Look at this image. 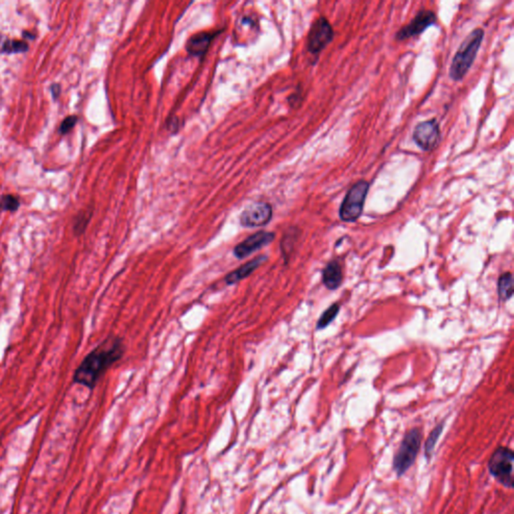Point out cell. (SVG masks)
Instances as JSON below:
<instances>
[{
    "label": "cell",
    "mask_w": 514,
    "mask_h": 514,
    "mask_svg": "<svg viewBox=\"0 0 514 514\" xmlns=\"http://www.w3.org/2000/svg\"><path fill=\"white\" fill-rule=\"evenodd\" d=\"M125 354L123 339L115 335L107 337L98 347L89 353L76 370L73 377L75 384L82 385L93 391L100 379Z\"/></svg>",
    "instance_id": "1"
},
{
    "label": "cell",
    "mask_w": 514,
    "mask_h": 514,
    "mask_svg": "<svg viewBox=\"0 0 514 514\" xmlns=\"http://www.w3.org/2000/svg\"><path fill=\"white\" fill-rule=\"evenodd\" d=\"M483 38L484 30L476 28L464 39L451 63L449 75L453 80H461L465 77L476 60Z\"/></svg>",
    "instance_id": "2"
},
{
    "label": "cell",
    "mask_w": 514,
    "mask_h": 514,
    "mask_svg": "<svg viewBox=\"0 0 514 514\" xmlns=\"http://www.w3.org/2000/svg\"><path fill=\"white\" fill-rule=\"evenodd\" d=\"M421 442L422 433L420 429H411L405 435L393 461V469L399 476H403L415 462Z\"/></svg>",
    "instance_id": "3"
},
{
    "label": "cell",
    "mask_w": 514,
    "mask_h": 514,
    "mask_svg": "<svg viewBox=\"0 0 514 514\" xmlns=\"http://www.w3.org/2000/svg\"><path fill=\"white\" fill-rule=\"evenodd\" d=\"M369 189V182L365 180L353 185L339 207V219L345 222H355L360 219Z\"/></svg>",
    "instance_id": "4"
},
{
    "label": "cell",
    "mask_w": 514,
    "mask_h": 514,
    "mask_svg": "<svg viewBox=\"0 0 514 514\" xmlns=\"http://www.w3.org/2000/svg\"><path fill=\"white\" fill-rule=\"evenodd\" d=\"M513 451L506 447L498 448L489 459L490 474L507 489L513 487Z\"/></svg>",
    "instance_id": "5"
},
{
    "label": "cell",
    "mask_w": 514,
    "mask_h": 514,
    "mask_svg": "<svg viewBox=\"0 0 514 514\" xmlns=\"http://www.w3.org/2000/svg\"><path fill=\"white\" fill-rule=\"evenodd\" d=\"M334 36V30L328 19L319 17L309 30L306 49L311 54L317 56L333 41Z\"/></svg>",
    "instance_id": "6"
},
{
    "label": "cell",
    "mask_w": 514,
    "mask_h": 514,
    "mask_svg": "<svg viewBox=\"0 0 514 514\" xmlns=\"http://www.w3.org/2000/svg\"><path fill=\"white\" fill-rule=\"evenodd\" d=\"M441 139L439 124L435 119L421 122L416 126L413 140L416 145L425 152L433 151Z\"/></svg>",
    "instance_id": "7"
},
{
    "label": "cell",
    "mask_w": 514,
    "mask_h": 514,
    "mask_svg": "<svg viewBox=\"0 0 514 514\" xmlns=\"http://www.w3.org/2000/svg\"><path fill=\"white\" fill-rule=\"evenodd\" d=\"M272 207L267 202L258 201L245 207L239 216L243 227L256 228L267 225L272 219Z\"/></svg>",
    "instance_id": "8"
},
{
    "label": "cell",
    "mask_w": 514,
    "mask_h": 514,
    "mask_svg": "<svg viewBox=\"0 0 514 514\" xmlns=\"http://www.w3.org/2000/svg\"><path fill=\"white\" fill-rule=\"evenodd\" d=\"M274 239H276V233L274 232H265V230L257 232L235 246L233 248V256L239 260H243L246 257L252 256V254H256L265 246L273 243Z\"/></svg>",
    "instance_id": "9"
},
{
    "label": "cell",
    "mask_w": 514,
    "mask_h": 514,
    "mask_svg": "<svg viewBox=\"0 0 514 514\" xmlns=\"http://www.w3.org/2000/svg\"><path fill=\"white\" fill-rule=\"evenodd\" d=\"M436 13L430 10H421L416 14V16L408 23L403 26L396 34L397 41H405V39L419 36L424 32L429 26L436 23Z\"/></svg>",
    "instance_id": "10"
},
{
    "label": "cell",
    "mask_w": 514,
    "mask_h": 514,
    "mask_svg": "<svg viewBox=\"0 0 514 514\" xmlns=\"http://www.w3.org/2000/svg\"><path fill=\"white\" fill-rule=\"evenodd\" d=\"M267 258H269L267 256L254 257L252 260L247 261L245 265H241L236 269L230 272L224 278V282L227 285L236 284V283L241 282V280H245L248 276H252L259 267H261L267 260Z\"/></svg>",
    "instance_id": "11"
},
{
    "label": "cell",
    "mask_w": 514,
    "mask_h": 514,
    "mask_svg": "<svg viewBox=\"0 0 514 514\" xmlns=\"http://www.w3.org/2000/svg\"><path fill=\"white\" fill-rule=\"evenodd\" d=\"M212 34V32H199V34H194L187 41L186 49L191 56H204L207 51H208L209 47H210L212 39L219 34Z\"/></svg>",
    "instance_id": "12"
},
{
    "label": "cell",
    "mask_w": 514,
    "mask_h": 514,
    "mask_svg": "<svg viewBox=\"0 0 514 514\" xmlns=\"http://www.w3.org/2000/svg\"><path fill=\"white\" fill-rule=\"evenodd\" d=\"M322 282L331 291L339 289L343 282V271L337 261H331L322 270Z\"/></svg>",
    "instance_id": "13"
},
{
    "label": "cell",
    "mask_w": 514,
    "mask_h": 514,
    "mask_svg": "<svg viewBox=\"0 0 514 514\" xmlns=\"http://www.w3.org/2000/svg\"><path fill=\"white\" fill-rule=\"evenodd\" d=\"M30 49L26 41L13 39L0 34V54H23Z\"/></svg>",
    "instance_id": "14"
},
{
    "label": "cell",
    "mask_w": 514,
    "mask_h": 514,
    "mask_svg": "<svg viewBox=\"0 0 514 514\" xmlns=\"http://www.w3.org/2000/svg\"><path fill=\"white\" fill-rule=\"evenodd\" d=\"M498 293L500 300L506 302L513 295V278L511 272H505L498 282Z\"/></svg>",
    "instance_id": "15"
},
{
    "label": "cell",
    "mask_w": 514,
    "mask_h": 514,
    "mask_svg": "<svg viewBox=\"0 0 514 514\" xmlns=\"http://www.w3.org/2000/svg\"><path fill=\"white\" fill-rule=\"evenodd\" d=\"M21 207V199L13 194L0 196V213L15 212Z\"/></svg>",
    "instance_id": "16"
},
{
    "label": "cell",
    "mask_w": 514,
    "mask_h": 514,
    "mask_svg": "<svg viewBox=\"0 0 514 514\" xmlns=\"http://www.w3.org/2000/svg\"><path fill=\"white\" fill-rule=\"evenodd\" d=\"M339 304H332L330 308L326 309V311L322 313L321 317H320L319 322H317V330L326 328L328 324H332V322L335 321V317H337V315H339Z\"/></svg>",
    "instance_id": "17"
},
{
    "label": "cell",
    "mask_w": 514,
    "mask_h": 514,
    "mask_svg": "<svg viewBox=\"0 0 514 514\" xmlns=\"http://www.w3.org/2000/svg\"><path fill=\"white\" fill-rule=\"evenodd\" d=\"M298 241V232L296 230H291L283 236L282 241V256L284 257V260H289V257L293 252V247Z\"/></svg>",
    "instance_id": "18"
},
{
    "label": "cell",
    "mask_w": 514,
    "mask_h": 514,
    "mask_svg": "<svg viewBox=\"0 0 514 514\" xmlns=\"http://www.w3.org/2000/svg\"><path fill=\"white\" fill-rule=\"evenodd\" d=\"M91 217V211H82V212H80V214L76 217L75 223H74V232H75L76 235H78H78H82V233L86 232Z\"/></svg>",
    "instance_id": "19"
},
{
    "label": "cell",
    "mask_w": 514,
    "mask_h": 514,
    "mask_svg": "<svg viewBox=\"0 0 514 514\" xmlns=\"http://www.w3.org/2000/svg\"><path fill=\"white\" fill-rule=\"evenodd\" d=\"M442 431H443V424H439L436 428L431 432V434L429 435L426 444H425V453H426L428 458H430L431 455H432L433 450H434L435 445H436L438 439H439Z\"/></svg>",
    "instance_id": "20"
},
{
    "label": "cell",
    "mask_w": 514,
    "mask_h": 514,
    "mask_svg": "<svg viewBox=\"0 0 514 514\" xmlns=\"http://www.w3.org/2000/svg\"><path fill=\"white\" fill-rule=\"evenodd\" d=\"M78 121V116H75V115L65 118L62 124H60V128H58V134H69L75 128V126L77 125Z\"/></svg>",
    "instance_id": "21"
},
{
    "label": "cell",
    "mask_w": 514,
    "mask_h": 514,
    "mask_svg": "<svg viewBox=\"0 0 514 514\" xmlns=\"http://www.w3.org/2000/svg\"><path fill=\"white\" fill-rule=\"evenodd\" d=\"M51 91L54 99H58L60 97V93H62V87L60 84H52L51 86Z\"/></svg>",
    "instance_id": "22"
},
{
    "label": "cell",
    "mask_w": 514,
    "mask_h": 514,
    "mask_svg": "<svg viewBox=\"0 0 514 514\" xmlns=\"http://www.w3.org/2000/svg\"><path fill=\"white\" fill-rule=\"evenodd\" d=\"M23 38H25V41H26V38H30V39H34V36H32V34H28L27 32H23Z\"/></svg>",
    "instance_id": "23"
}]
</instances>
